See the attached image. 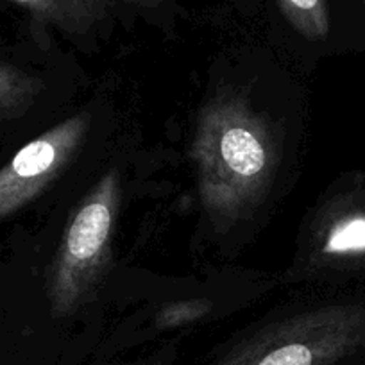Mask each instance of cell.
I'll use <instances>...</instances> for the list:
<instances>
[{"label": "cell", "instance_id": "3957f363", "mask_svg": "<svg viewBox=\"0 0 365 365\" xmlns=\"http://www.w3.org/2000/svg\"><path fill=\"white\" fill-rule=\"evenodd\" d=\"M120 181L106 172L70 220L52 263L48 297L54 317L72 315L90 297L111 256Z\"/></svg>", "mask_w": 365, "mask_h": 365}, {"label": "cell", "instance_id": "7a4b0ae2", "mask_svg": "<svg viewBox=\"0 0 365 365\" xmlns=\"http://www.w3.org/2000/svg\"><path fill=\"white\" fill-rule=\"evenodd\" d=\"M365 347V304H324L256 329L213 365H335Z\"/></svg>", "mask_w": 365, "mask_h": 365}, {"label": "cell", "instance_id": "8fae6325", "mask_svg": "<svg viewBox=\"0 0 365 365\" xmlns=\"http://www.w3.org/2000/svg\"><path fill=\"white\" fill-rule=\"evenodd\" d=\"M364 4H365V0H364Z\"/></svg>", "mask_w": 365, "mask_h": 365}, {"label": "cell", "instance_id": "9c48e42d", "mask_svg": "<svg viewBox=\"0 0 365 365\" xmlns=\"http://www.w3.org/2000/svg\"><path fill=\"white\" fill-rule=\"evenodd\" d=\"M210 308H212V304L205 299L178 301V303L161 308V312L154 319V326L158 329L181 328V326L192 324V322L208 315Z\"/></svg>", "mask_w": 365, "mask_h": 365}, {"label": "cell", "instance_id": "277c9868", "mask_svg": "<svg viewBox=\"0 0 365 365\" xmlns=\"http://www.w3.org/2000/svg\"><path fill=\"white\" fill-rule=\"evenodd\" d=\"M90 129L86 113L73 115L24 145L0 168V220L38 197L76 158Z\"/></svg>", "mask_w": 365, "mask_h": 365}, {"label": "cell", "instance_id": "ba28073f", "mask_svg": "<svg viewBox=\"0 0 365 365\" xmlns=\"http://www.w3.org/2000/svg\"><path fill=\"white\" fill-rule=\"evenodd\" d=\"M287 22L303 38L324 40L329 33V11L326 0H276Z\"/></svg>", "mask_w": 365, "mask_h": 365}, {"label": "cell", "instance_id": "30bf717a", "mask_svg": "<svg viewBox=\"0 0 365 365\" xmlns=\"http://www.w3.org/2000/svg\"><path fill=\"white\" fill-rule=\"evenodd\" d=\"M129 365H168V361L165 360V358H158V360L138 361V364H129Z\"/></svg>", "mask_w": 365, "mask_h": 365}, {"label": "cell", "instance_id": "8992f818", "mask_svg": "<svg viewBox=\"0 0 365 365\" xmlns=\"http://www.w3.org/2000/svg\"><path fill=\"white\" fill-rule=\"evenodd\" d=\"M314 255L321 262H347L365 256V212L344 210L328 215L314 238Z\"/></svg>", "mask_w": 365, "mask_h": 365}, {"label": "cell", "instance_id": "52a82bcc", "mask_svg": "<svg viewBox=\"0 0 365 365\" xmlns=\"http://www.w3.org/2000/svg\"><path fill=\"white\" fill-rule=\"evenodd\" d=\"M41 91L40 81L0 59V118L19 117Z\"/></svg>", "mask_w": 365, "mask_h": 365}, {"label": "cell", "instance_id": "6da1fadb", "mask_svg": "<svg viewBox=\"0 0 365 365\" xmlns=\"http://www.w3.org/2000/svg\"><path fill=\"white\" fill-rule=\"evenodd\" d=\"M192 158L206 213L233 224L269 194L279 156L269 118L247 97L226 90L201 110Z\"/></svg>", "mask_w": 365, "mask_h": 365}, {"label": "cell", "instance_id": "5b68a950", "mask_svg": "<svg viewBox=\"0 0 365 365\" xmlns=\"http://www.w3.org/2000/svg\"><path fill=\"white\" fill-rule=\"evenodd\" d=\"M29 11L40 27H48L68 40L84 41L110 31L115 24L150 19L172 0H9Z\"/></svg>", "mask_w": 365, "mask_h": 365}]
</instances>
